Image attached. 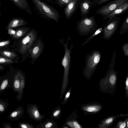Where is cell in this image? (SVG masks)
Instances as JSON below:
<instances>
[{"instance_id": "1", "label": "cell", "mask_w": 128, "mask_h": 128, "mask_svg": "<svg viewBox=\"0 0 128 128\" xmlns=\"http://www.w3.org/2000/svg\"><path fill=\"white\" fill-rule=\"evenodd\" d=\"M116 53L113 52L109 68L105 76L100 80L99 88L102 92L114 95L116 86L118 72L114 70Z\"/></svg>"}, {"instance_id": "2", "label": "cell", "mask_w": 128, "mask_h": 128, "mask_svg": "<svg viewBox=\"0 0 128 128\" xmlns=\"http://www.w3.org/2000/svg\"><path fill=\"white\" fill-rule=\"evenodd\" d=\"M70 39V36H69L65 42L62 38L59 40V42L62 44L64 48V54L62 61V65L64 68V73L60 98V100L66 92L69 81L68 76L70 64L71 54L74 45L72 44L68 48V41Z\"/></svg>"}, {"instance_id": "3", "label": "cell", "mask_w": 128, "mask_h": 128, "mask_svg": "<svg viewBox=\"0 0 128 128\" xmlns=\"http://www.w3.org/2000/svg\"><path fill=\"white\" fill-rule=\"evenodd\" d=\"M38 36L37 31L32 28L24 36L19 39L17 48L18 52L21 55V62L26 61L27 58H29L31 49Z\"/></svg>"}, {"instance_id": "4", "label": "cell", "mask_w": 128, "mask_h": 128, "mask_svg": "<svg viewBox=\"0 0 128 128\" xmlns=\"http://www.w3.org/2000/svg\"><path fill=\"white\" fill-rule=\"evenodd\" d=\"M101 53L97 50H94L88 54L85 59V65L83 71L84 77L88 80H90L96 71L100 61Z\"/></svg>"}, {"instance_id": "5", "label": "cell", "mask_w": 128, "mask_h": 128, "mask_svg": "<svg viewBox=\"0 0 128 128\" xmlns=\"http://www.w3.org/2000/svg\"><path fill=\"white\" fill-rule=\"evenodd\" d=\"M35 9L43 18L52 20L58 22L61 16L58 11L52 6L40 0H32Z\"/></svg>"}, {"instance_id": "6", "label": "cell", "mask_w": 128, "mask_h": 128, "mask_svg": "<svg viewBox=\"0 0 128 128\" xmlns=\"http://www.w3.org/2000/svg\"><path fill=\"white\" fill-rule=\"evenodd\" d=\"M77 31L81 36L92 34L97 28V25L94 16L82 18L76 22Z\"/></svg>"}, {"instance_id": "7", "label": "cell", "mask_w": 128, "mask_h": 128, "mask_svg": "<svg viewBox=\"0 0 128 128\" xmlns=\"http://www.w3.org/2000/svg\"><path fill=\"white\" fill-rule=\"evenodd\" d=\"M104 26L102 32L103 38L106 40L110 38L117 29L120 20V16H115L109 18Z\"/></svg>"}, {"instance_id": "8", "label": "cell", "mask_w": 128, "mask_h": 128, "mask_svg": "<svg viewBox=\"0 0 128 128\" xmlns=\"http://www.w3.org/2000/svg\"><path fill=\"white\" fill-rule=\"evenodd\" d=\"M128 0H114L98 8L96 11L97 14H100L103 17L104 20L106 19L107 16L117 7L122 4Z\"/></svg>"}, {"instance_id": "9", "label": "cell", "mask_w": 128, "mask_h": 128, "mask_svg": "<svg viewBox=\"0 0 128 128\" xmlns=\"http://www.w3.org/2000/svg\"><path fill=\"white\" fill-rule=\"evenodd\" d=\"M44 46V43L43 42L41 36H38L34 42L30 51L29 58L31 59L32 64H34L43 52Z\"/></svg>"}, {"instance_id": "10", "label": "cell", "mask_w": 128, "mask_h": 128, "mask_svg": "<svg viewBox=\"0 0 128 128\" xmlns=\"http://www.w3.org/2000/svg\"><path fill=\"white\" fill-rule=\"evenodd\" d=\"M102 106L98 102H92L81 105V109L85 116L95 114L99 112L102 109Z\"/></svg>"}, {"instance_id": "11", "label": "cell", "mask_w": 128, "mask_h": 128, "mask_svg": "<svg viewBox=\"0 0 128 128\" xmlns=\"http://www.w3.org/2000/svg\"><path fill=\"white\" fill-rule=\"evenodd\" d=\"M26 110L28 115L32 120L40 122L45 118L44 114L42 115L40 114L38 106L36 104H28L26 107Z\"/></svg>"}, {"instance_id": "12", "label": "cell", "mask_w": 128, "mask_h": 128, "mask_svg": "<svg viewBox=\"0 0 128 128\" xmlns=\"http://www.w3.org/2000/svg\"><path fill=\"white\" fill-rule=\"evenodd\" d=\"M15 71L0 77V95L8 88H12L14 76Z\"/></svg>"}, {"instance_id": "13", "label": "cell", "mask_w": 128, "mask_h": 128, "mask_svg": "<svg viewBox=\"0 0 128 128\" xmlns=\"http://www.w3.org/2000/svg\"><path fill=\"white\" fill-rule=\"evenodd\" d=\"M80 0H72L65 6L64 13L66 18L70 19L74 15L77 10Z\"/></svg>"}, {"instance_id": "14", "label": "cell", "mask_w": 128, "mask_h": 128, "mask_svg": "<svg viewBox=\"0 0 128 128\" xmlns=\"http://www.w3.org/2000/svg\"><path fill=\"white\" fill-rule=\"evenodd\" d=\"M128 116V114H120L116 116H108L101 120L98 124L97 128H109L116 119L120 117Z\"/></svg>"}, {"instance_id": "15", "label": "cell", "mask_w": 128, "mask_h": 128, "mask_svg": "<svg viewBox=\"0 0 128 128\" xmlns=\"http://www.w3.org/2000/svg\"><path fill=\"white\" fill-rule=\"evenodd\" d=\"M31 29L29 26H22L15 30L12 29H9L8 32L14 38L19 40L24 36Z\"/></svg>"}, {"instance_id": "16", "label": "cell", "mask_w": 128, "mask_h": 128, "mask_svg": "<svg viewBox=\"0 0 128 128\" xmlns=\"http://www.w3.org/2000/svg\"><path fill=\"white\" fill-rule=\"evenodd\" d=\"M95 4L91 0H80L79 6L82 18L87 16Z\"/></svg>"}, {"instance_id": "17", "label": "cell", "mask_w": 128, "mask_h": 128, "mask_svg": "<svg viewBox=\"0 0 128 128\" xmlns=\"http://www.w3.org/2000/svg\"><path fill=\"white\" fill-rule=\"evenodd\" d=\"M76 110L71 113L69 116L66 119L65 124L70 128H83L82 126L76 120L78 117L76 114Z\"/></svg>"}, {"instance_id": "18", "label": "cell", "mask_w": 128, "mask_h": 128, "mask_svg": "<svg viewBox=\"0 0 128 128\" xmlns=\"http://www.w3.org/2000/svg\"><path fill=\"white\" fill-rule=\"evenodd\" d=\"M28 24V22L22 18L14 17L10 20L6 27V29L15 28L25 26Z\"/></svg>"}, {"instance_id": "19", "label": "cell", "mask_w": 128, "mask_h": 128, "mask_svg": "<svg viewBox=\"0 0 128 128\" xmlns=\"http://www.w3.org/2000/svg\"><path fill=\"white\" fill-rule=\"evenodd\" d=\"M24 111L22 106H20L9 114L8 118L12 121L18 120L23 116Z\"/></svg>"}, {"instance_id": "20", "label": "cell", "mask_w": 128, "mask_h": 128, "mask_svg": "<svg viewBox=\"0 0 128 128\" xmlns=\"http://www.w3.org/2000/svg\"><path fill=\"white\" fill-rule=\"evenodd\" d=\"M14 4L20 9L24 10L30 15L32 12L27 0H10Z\"/></svg>"}, {"instance_id": "21", "label": "cell", "mask_w": 128, "mask_h": 128, "mask_svg": "<svg viewBox=\"0 0 128 128\" xmlns=\"http://www.w3.org/2000/svg\"><path fill=\"white\" fill-rule=\"evenodd\" d=\"M128 8V1L117 7L107 16L106 19L114 17L122 14L126 12Z\"/></svg>"}, {"instance_id": "22", "label": "cell", "mask_w": 128, "mask_h": 128, "mask_svg": "<svg viewBox=\"0 0 128 128\" xmlns=\"http://www.w3.org/2000/svg\"><path fill=\"white\" fill-rule=\"evenodd\" d=\"M20 70L15 71L12 89L14 92H19L20 86Z\"/></svg>"}, {"instance_id": "23", "label": "cell", "mask_w": 128, "mask_h": 128, "mask_svg": "<svg viewBox=\"0 0 128 128\" xmlns=\"http://www.w3.org/2000/svg\"><path fill=\"white\" fill-rule=\"evenodd\" d=\"M46 121L43 122H40L39 125H36V128H58L57 122L53 120L46 118Z\"/></svg>"}, {"instance_id": "24", "label": "cell", "mask_w": 128, "mask_h": 128, "mask_svg": "<svg viewBox=\"0 0 128 128\" xmlns=\"http://www.w3.org/2000/svg\"><path fill=\"white\" fill-rule=\"evenodd\" d=\"M20 88L19 92L18 93V94L16 96L18 102H19L22 98L25 84V75L23 71L21 70L20 71Z\"/></svg>"}, {"instance_id": "25", "label": "cell", "mask_w": 128, "mask_h": 128, "mask_svg": "<svg viewBox=\"0 0 128 128\" xmlns=\"http://www.w3.org/2000/svg\"><path fill=\"white\" fill-rule=\"evenodd\" d=\"M0 56L17 61L19 58L18 56L16 53L6 49L0 50Z\"/></svg>"}, {"instance_id": "26", "label": "cell", "mask_w": 128, "mask_h": 128, "mask_svg": "<svg viewBox=\"0 0 128 128\" xmlns=\"http://www.w3.org/2000/svg\"><path fill=\"white\" fill-rule=\"evenodd\" d=\"M62 114V110L59 105L55 108L52 111L51 114V118L54 119H58Z\"/></svg>"}, {"instance_id": "27", "label": "cell", "mask_w": 128, "mask_h": 128, "mask_svg": "<svg viewBox=\"0 0 128 128\" xmlns=\"http://www.w3.org/2000/svg\"><path fill=\"white\" fill-rule=\"evenodd\" d=\"M103 30V28L100 27L97 28L96 30L82 44V45L83 46L88 42L91 40L94 37L97 36L102 32Z\"/></svg>"}, {"instance_id": "28", "label": "cell", "mask_w": 128, "mask_h": 128, "mask_svg": "<svg viewBox=\"0 0 128 128\" xmlns=\"http://www.w3.org/2000/svg\"><path fill=\"white\" fill-rule=\"evenodd\" d=\"M18 62L14 60L6 58L4 56H0V64L5 66L11 64L15 63H17Z\"/></svg>"}, {"instance_id": "29", "label": "cell", "mask_w": 128, "mask_h": 128, "mask_svg": "<svg viewBox=\"0 0 128 128\" xmlns=\"http://www.w3.org/2000/svg\"><path fill=\"white\" fill-rule=\"evenodd\" d=\"M8 100L7 99L4 100L0 99V114L4 113L6 110L8 106L10 104Z\"/></svg>"}, {"instance_id": "30", "label": "cell", "mask_w": 128, "mask_h": 128, "mask_svg": "<svg viewBox=\"0 0 128 128\" xmlns=\"http://www.w3.org/2000/svg\"><path fill=\"white\" fill-rule=\"evenodd\" d=\"M114 128H128V118L126 117L124 120H119L116 125L114 126Z\"/></svg>"}, {"instance_id": "31", "label": "cell", "mask_w": 128, "mask_h": 128, "mask_svg": "<svg viewBox=\"0 0 128 128\" xmlns=\"http://www.w3.org/2000/svg\"><path fill=\"white\" fill-rule=\"evenodd\" d=\"M128 31V15L125 18L120 32V35L123 34Z\"/></svg>"}, {"instance_id": "32", "label": "cell", "mask_w": 128, "mask_h": 128, "mask_svg": "<svg viewBox=\"0 0 128 128\" xmlns=\"http://www.w3.org/2000/svg\"><path fill=\"white\" fill-rule=\"evenodd\" d=\"M11 40H3L0 41V50H5L10 45Z\"/></svg>"}, {"instance_id": "33", "label": "cell", "mask_w": 128, "mask_h": 128, "mask_svg": "<svg viewBox=\"0 0 128 128\" xmlns=\"http://www.w3.org/2000/svg\"><path fill=\"white\" fill-rule=\"evenodd\" d=\"M72 90V88L70 87L65 94L63 100L61 102V104L64 105L67 102L70 96Z\"/></svg>"}, {"instance_id": "34", "label": "cell", "mask_w": 128, "mask_h": 128, "mask_svg": "<svg viewBox=\"0 0 128 128\" xmlns=\"http://www.w3.org/2000/svg\"><path fill=\"white\" fill-rule=\"evenodd\" d=\"M55 2L60 8H62L65 6L72 0H54Z\"/></svg>"}, {"instance_id": "35", "label": "cell", "mask_w": 128, "mask_h": 128, "mask_svg": "<svg viewBox=\"0 0 128 128\" xmlns=\"http://www.w3.org/2000/svg\"><path fill=\"white\" fill-rule=\"evenodd\" d=\"M18 127L20 128H34V126L32 124L25 122H20L18 125Z\"/></svg>"}, {"instance_id": "36", "label": "cell", "mask_w": 128, "mask_h": 128, "mask_svg": "<svg viewBox=\"0 0 128 128\" xmlns=\"http://www.w3.org/2000/svg\"><path fill=\"white\" fill-rule=\"evenodd\" d=\"M125 93L127 98H128V73L127 74L124 82Z\"/></svg>"}, {"instance_id": "37", "label": "cell", "mask_w": 128, "mask_h": 128, "mask_svg": "<svg viewBox=\"0 0 128 128\" xmlns=\"http://www.w3.org/2000/svg\"><path fill=\"white\" fill-rule=\"evenodd\" d=\"M122 50L124 56H128V43H126L124 44L122 47Z\"/></svg>"}, {"instance_id": "38", "label": "cell", "mask_w": 128, "mask_h": 128, "mask_svg": "<svg viewBox=\"0 0 128 128\" xmlns=\"http://www.w3.org/2000/svg\"><path fill=\"white\" fill-rule=\"evenodd\" d=\"M110 0H93V2L95 4L100 5L108 2Z\"/></svg>"}, {"instance_id": "39", "label": "cell", "mask_w": 128, "mask_h": 128, "mask_svg": "<svg viewBox=\"0 0 128 128\" xmlns=\"http://www.w3.org/2000/svg\"><path fill=\"white\" fill-rule=\"evenodd\" d=\"M3 128H12V126L10 124L5 122L3 124Z\"/></svg>"}, {"instance_id": "40", "label": "cell", "mask_w": 128, "mask_h": 128, "mask_svg": "<svg viewBox=\"0 0 128 128\" xmlns=\"http://www.w3.org/2000/svg\"><path fill=\"white\" fill-rule=\"evenodd\" d=\"M5 69V68L4 66L0 65V71L4 70Z\"/></svg>"}, {"instance_id": "41", "label": "cell", "mask_w": 128, "mask_h": 128, "mask_svg": "<svg viewBox=\"0 0 128 128\" xmlns=\"http://www.w3.org/2000/svg\"><path fill=\"white\" fill-rule=\"evenodd\" d=\"M70 127L65 124H64L62 126V128H69Z\"/></svg>"}, {"instance_id": "42", "label": "cell", "mask_w": 128, "mask_h": 128, "mask_svg": "<svg viewBox=\"0 0 128 128\" xmlns=\"http://www.w3.org/2000/svg\"><path fill=\"white\" fill-rule=\"evenodd\" d=\"M1 3L0 2V8L1 7ZM1 10H0V16H1Z\"/></svg>"}, {"instance_id": "43", "label": "cell", "mask_w": 128, "mask_h": 128, "mask_svg": "<svg viewBox=\"0 0 128 128\" xmlns=\"http://www.w3.org/2000/svg\"><path fill=\"white\" fill-rule=\"evenodd\" d=\"M48 2H52V0H44Z\"/></svg>"}]
</instances>
